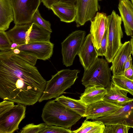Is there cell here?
Instances as JSON below:
<instances>
[{
	"label": "cell",
	"instance_id": "obj_1",
	"mask_svg": "<svg viewBox=\"0 0 133 133\" xmlns=\"http://www.w3.org/2000/svg\"><path fill=\"white\" fill-rule=\"evenodd\" d=\"M47 81L37 68L12 50L0 52V97L25 106L38 101Z\"/></svg>",
	"mask_w": 133,
	"mask_h": 133
},
{
	"label": "cell",
	"instance_id": "obj_2",
	"mask_svg": "<svg viewBox=\"0 0 133 133\" xmlns=\"http://www.w3.org/2000/svg\"><path fill=\"white\" fill-rule=\"evenodd\" d=\"M41 117L48 125H55L71 129L82 117L55 100L48 101L42 110Z\"/></svg>",
	"mask_w": 133,
	"mask_h": 133
},
{
	"label": "cell",
	"instance_id": "obj_3",
	"mask_svg": "<svg viewBox=\"0 0 133 133\" xmlns=\"http://www.w3.org/2000/svg\"><path fill=\"white\" fill-rule=\"evenodd\" d=\"M78 70L63 69L52 75L51 78L47 81L45 88L38 101L57 98L67 89L70 88L78 78Z\"/></svg>",
	"mask_w": 133,
	"mask_h": 133
},
{
	"label": "cell",
	"instance_id": "obj_4",
	"mask_svg": "<svg viewBox=\"0 0 133 133\" xmlns=\"http://www.w3.org/2000/svg\"><path fill=\"white\" fill-rule=\"evenodd\" d=\"M108 62L103 58H97L87 69L84 70L81 80L86 88L93 86L106 88L111 84V70Z\"/></svg>",
	"mask_w": 133,
	"mask_h": 133
},
{
	"label": "cell",
	"instance_id": "obj_5",
	"mask_svg": "<svg viewBox=\"0 0 133 133\" xmlns=\"http://www.w3.org/2000/svg\"><path fill=\"white\" fill-rule=\"evenodd\" d=\"M107 17L108 46L105 57L107 62L111 63L122 44L121 39L123 33L121 27L122 20L121 16L113 10L111 14Z\"/></svg>",
	"mask_w": 133,
	"mask_h": 133
},
{
	"label": "cell",
	"instance_id": "obj_6",
	"mask_svg": "<svg viewBox=\"0 0 133 133\" xmlns=\"http://www.w3.org/2000/svg\"><path fill=\"white\" fill-rule=\"evenodd\" d=\"M86 34L84 31H75L70 34L61 43L63 62L66 66L72 65L83 44Z\"/></svg>",
	"mask_w": 133,
	"mask_h": 133
},
{
	"label": "cell",
	"instance_id": "obj_7",
	"mask_svg": "<svg viewBox=\"0 0 133 133\" xmlns=\"http://www.w3.org/2000/svg\"><path fill=\"white\" fill-rule=\"evenodd\" d=\"M15 24L32 23L33 16L41 3V0H11Z\"/></svg>",
	"mask_w": 133,
	"mask_h": 133
},
{
	"label": "cell",
	"instance_id": "obj_8",
	"mask_svg": "<svg viewBox=\"0 0 133 133\" xmlns=\"http://www.w3.org/2000/svg\"><path fill=\"white\" fill-rule=\"evenodd\" d=\"M25 106L18 103L0 115V133H13L19 129L20 123L25 117Z\"/></svg>",
	"mask_w": 133,
	"mask_h": 133
},
{
	"label": "cell",
	"instance_id": "obj_9",
	"mask_svg": "<svg viewBox=\"0 0 133 133\" xmlns=\"http://www.w3.org/2000/svg\"><path fill=\"white\" fill-rule=\"evenodd\" d=\"M92 121H101L105 125L118 124L133 128V99L113 114Z\"/></svg>",
	"mask_w": 133,
	"mask_h": 133
},
{
	"label": "cell",
	"instance_id": "obj_10",
	"mask_svg": "<svg viewBox=\"0 0 133 133\" xmlns=\"http://www.w3.org/2000/svg\"><path fill=\"white\" fill-rule=\"evenodd\" d=\"M99 0H78L76 5L77 15L75 21L77 27L91 21L100 8Z\"/></svg>",
	"mask_w": 133,
	"mask_h": 133
},
{
	"label": "cell",
	"instance_id": "obj_11",
	"mask_svg": "<svg viewBox=\"0 0 133 133\" xmlns=\"http://www.w3.org/2000/svg\"><path fill=\"white\" fill-rule=\"evenodd\" d=\"M54 44L50 42H39L18 45L16 48L30 54L38 59L46 60L52 56Z\"/></svg>",
	"mask_w": 133,
	"mask_h": 133
},
{
	"label": "cell",
	"instance_id": "obj_12",
	"mask_svg": "<svg viewBox=\"0 0 133 133\" xmlns=\"http://www.w3.org/2000/svg\"><path fill=\"white\" fill-rule=\"evenodd\" d=\"M77 55L84 70L88 69L98 58L93 38L90 33L85 38Z\"/></svg>",
	"mask_w": 133,
	"mask_h": 133
},
{
	"label": "cell",
	"instance_id": "obj_13",
	"mask_svg": "<svg viewBox=\"0 0 133 133\" xmlns=\"http://www.w3.org/2000/svg\"><path fill=\"white\" fill-rule=\"evenodd\" d=\"M121 107L104 100L87 106L85 120H94L110 115Z\"/></svg>",
	"mask_w": 133,
	"mask_h": 133
},
{
	"label": "cell",
	"instance_id": "obj_14",
	"mask_svg": "<svg viewBox=\"0 0 133 133\" xmlns=\"http://www.w3.org/2000/svg\"><path fill=\"white\" fill-rule=\"evenodd\" d=\"M91 22L90 32L92 35L96 50L101 44L108 26V18L105 13L97 12Z\"/></svg>",
	"mask_w": 133,
	"mask_h": 133
},
{
	"label": "cell",
	"instance_id": "obj_15",
	"mask_svg": "<svg viewBox=\"0 0 133 133\" xmlns=\"http://www.w3.org/2000/svg\"><path fill=\"white\" fill-rule=\"evenodd\" d=\"M50 9L62 22L69 23L76 20L77 15L76 4L59 1L52 5Z\"/></svg>",
	"mask_w": 133,
	"mask_h": 133
},
{
	"label": "cell",
	"instance_id": "obj_16",
	"mask_svg": "<svg viewBox=\"0 0 133 133\" xmlns=\"http://www.w3.org/2000/svg\"><path fill=\"white\" fill-rule=\"evenodd\" d=\"M132 53V48L130 41L122 44L112 62L110 69L113 75H123L124 64Z\"/></svg>",
	"mask_w": 133,
	"mask_h": 133
},
{
	"label": "cell",
	"instance_id": "obj_17",
	"mask_svg": "<svg viewBox=\"0 0 133 133\" xmlns=\"http://www.w3.org/2000/svg\"><path fill=\"white\" fill-rule=\"evenodd\" d=\"M118 9L126 34L133 36V4L129 0H119Z\"/></svg>",
	"mask_w": 133,
	"mask_h": 133
},
{
	"label": "cell",
	"instance_id": "obj_18",
	"mask_svg": "<svg viewBox=\"0 0 133 133\" xmlns=\"http://www.w3.org/2000/svg\"><path fill=\"white\" fill-rule=\"evenodd\" d=\"M106 88L107 92L103 100L122 107L133 99L128 97V92L118 88L112 81L110 85Z\"/></svg>",
	"mask_w": 133,
	"mask_h": 133
},
{
	"label": "cell",
	"instance_id": "obj_19",
	"mask_svg": "<svg viewBox=\"0 0 133 133\" xmlns=\"http://www.w3.org/2000/svg\"><path fill=\"white\" fill-rule=\"evenodd\" d=\"M107 92L106 88L103 87L96 86L88 87L85 88L84 92L81 94L79 100L88 106L103 100Z\"/></svg>",
	"mask_w": 133,
	"mask_h": 133
},
{
	"label": "cell",
	"instance_id": "obj_20",
	"mask_svg": "<svg viewBox=\"0 0 133 133\" xmlns=\"http://www.w3.org/2000/svg\"><path fill=\"white\" fill-rule=\"evenodd\" d=\"M14 20L11 0H0V30L5 31Z\"/></svg>",
	"mask_w": 133,
	"mask_h": 133
},
{
	"label": "cell",
	"instance_id": "obj_21",
	"mask_svg": "<svg viewBox=\"0 0 133 133\" xmlns=\"http://www.w3.org/2000/svg\"><path fill=\"white\" fill-rule=\"evenodd\" d=\"M51 33L32 23L26 33V44L35 42H50Z\"/></svg>",
	"mask_w": 133,
	"mask_h": 133
},
{
	"label": "cell",
	"instance_id": "obj_22",
	"mask_svg": "<svg viewBox=\"0 0 133 133\" xmlns=\"http://www.w3.org/2000/svg\"><path fill=\"white\" fill-rule=\"evenodd\" d=\"M32 23L15 24L12 29L6 32L12 42L18 45L26 44V33Z\"/></svg>",
	"mask_w": 133,
	"mask_h": 133
},
{
	"label": "cell",
	"instance_id": "obj_23",
	"mask_svg": "<svg viewBox=\"0 0 133 133\" xmlns=\"http://www.w3.org/2000/svg\"><path fill=\"white\" fill-rule=\"evenodd\" d=\"M65 106L84 117L87 108L85 105L79 100L76 99L63 95L55 99Z\"/></svg>",
	"mask_w": 133,
	"mask_h": 133
},
{
	"label": "cell",
	"instance_id": "obj_24",
	"mask_svg": "<svg viewBox=\"0 0 133 133\" xmlns=\"http://www.w3.org/2000/svg\"><path fill=\"white\" fill-rule=\"evenodd\" d=\"M105 125L101 121L85 120L81 126L72 133H103Z\"/></svg>",
	"mask_w": 133,
	"mask_h": 133
},
{
	"label": "cell",
	"instance_id": "obj_25",
	"mask_svg": "<svg viewBox=\"0 0 133 133\" xmlns=\"http://www.w3.org/2000/svg\"><path fill=\"white\" fill-rule=\"evenodd\" d=\"M112 81L119 88L125 90L133 96V80L123 75H113Z\"/></svg>",
	"mask_w": 133,
	"mask_h": 133
},
{
	"label": "cell",
	"instance_id": "obj_26",
	"mask_svg": "<svg viewBox=\"0 0 133 133\" xmlns=\"http://www.w3.org/2000/svg\"><path fill=\"white\" fill-rule=\"evenodd\" d=\"M32 22L35 24L42 28L51 32H52L51 29V24L49 21L45 20L41 16L38 9L34 14Z\"/></svg>",
	"mask_w": 133,
	"mask_h": 133
},
{
	"label": "cell",
	"instance_id": "obj_27",
	"mask_svg": "<svg viewBox=\"0 0 133 133\" xmlns=\"http://www.w3.org/2000/svg\"><path fill=\"white\" fill-rule=\"evenodd\" d=\"M45 123L35 124L33 123L26 125L20 130V133H41L47 125Z\"/></svg>",
	"mask_w": 133,
	"mask_h": 133
},
{
	"label": "cell",
	"instance_id": "obj_28",
	"mask_svg": "<svg viewBox=\"0 0 133 133\" xmlns=\"http://www.w3.org/2000/svg\"><path fill=\"white\" fill-rule=\"evenodd\" d=\"M131 128L125 125L118 124L106 125L103 133H127Z\"/></svg>",
	"mask_w": 133,
	"mask_h": 133
},
{
	"label": "cell",
	"instance_id": "obj_29",
	"mask_svg": "<svg viewBox=\"0 0 133 133\" xmlns=\"http://www.w3.org/2000/svg\"><path fill=\"white\" fill-rule=\"evenodd\" d=\"M12 42L6 32L0 30V50L5 51L10 50Z\"/></svg>",
	"mask_w": 133,
	"mask_h": 133
},
{
	"label": "cell",
	"instance_id": "obj_30",
	"mask_svg": "<svg viewBox=\"0 0 133 133\" xmlns=\"http://www.w3.org/2000/svg\"><path fill=\"white\" fill-rule=\"evenodd\" d=\"M72 131L69 129L55 125H47L41 133H72Z\"/></svg>",
	"mask_w": 133,
	"mask_h": 133
},
{
	"label": "cell",
	"instance_id": "obj_31",
	"mask_svg": "<svg viewBox=\"0 0 133 133\" xmlns=\"http://www.w3.org/2000/svg\"><path fill=\"white\" fill-rule=\"evenodd\" d=\"M108 46V31L106 30L101 44L100 48L96 50L98 56H105Z\"/></svg>",
	"mask_w": 133,
	"mask_h": 133
},
{
	"label": "cell",
	"instance_id": "obj_32",
	"mask_svg": "<svg viewBox=\"0 0 133 133\" xmlns=\"http://www.w3.org/2000/svg\"><path fill=\"white\" fill-rule=\"evenodd\" d=\"M18 55L28 63L34 66L36 64L37 60L38 59L34 56L22 51H21L20 53Z\"/></svg>",
	"mask_w": 133,
	"mask_h": 133
},
{
	"label": "cell",
	"instance_id": "obj_33",
	"mask_svg": "<svg viewBox=\"0 0 133 133\" xmlns=\"http://www.w3.org/2000/svg\"><path fill=\"white\" fill-rule=\"evenodd\" d=\"M14 102L4 100L0 103V115L8 111L15 105Z\"/></svg>",
	"mask_w": 133,
	"mask_h": 133
},
{
	"label": "cell",
	"instance_id": "obj_34",
	"mask_svg": "<svg viewBox=\"0 0 133 133\" xmlns=\"http://www.w3.org/2000/svg\"><path fill=\"white\" fill-rule=\"evenodd\" d=\"M41 1L44 5L48 9H50L52 5L59 1V0H41Z\"/></svg>",
	"mask_w": 133,
	"mask_h": 133
},
{
	"label": "cell",
	"instance_id": "obj_35",
	"mask_svg": "<svg viewBox=\"0 0 133 133\" xmlns=\"http://www.w3.org/2000/svg\"><path fill=\"white\" fill-rule=\"evenodd\" d=\"M123 75L127 78L133 80V65L130 68L125 71Z\"/></svg>",
	"mask_w": 133,
	"mask_h": 133
},
{
	"label": "cell",
	"instance_id": "obj_36",
	"mask_svg": "<svg viewBox=\"0 0 133 133\" xmlns=\"http://www.w3.org/2000/svg\"><path fill=\"white\" fill-rule=\"evenodd\" d=\"M132 65V58L131 55H130L125 62L123 68V73L124 71L128 69L131 67Z\"/></svg>",
	"mask_w": 133,
	"mask_h": 133
},
{
	"label": "cell",
	"instance_id": "obj_37",
	"mask_svg": "<svg viewBox=\"0 0 133 133\" xmlns=\"http://www.w3.org/2000/svg\"><path fill=\"white\" fill-rule=\"evenodd\" d=\"M77 0H59V1L73 4H76Z\"/></svg>",
	"mask_w": 133,
	"mask_h": 133
},
{
	"label": "cell",
	"instance_id": "obj_38",
	"mask_svg": "<svg viewBox=\"0 0 133 133\" xmlns=\"http://www.w3.org/2000/svg\"><path fill=\"white\" fill-rule=\"evenodd\" d=\"M18 45L15 43H13L11 45L10 49L13 50L15 48H16Z\"/></svg>",
	"mask_w": 133,
	"mask_h": 133
},
{
	"label": "cell",
	"instance_id": "obj_39",
	"mask_svg": "<svg viewBox=\"0 0 133 133\" xmlns=\"http://www.w3.org/2000/svg\"><path fill=\"white\" fill-rule=\"evenodd\" d=\"M12 50H13L15 54L17 55L18 54L21 52L19 50L16 48Z\"/></svg>",
	"mask_w": 133,
	"mask_h": 133
},
{
	"label": "cell",
	"instance_id": "obj_40",
	"mask_svg": "<svg viewBox=\"0 0 133 133\" xmlns=\"http://www.w3.org/2000/svg\"><path fill=\"white\" fill-rule=\"evenodd\" d=\"M132 48V54L133 56V36H131V38L130 41Z\"/></svg>",
	"mask_w": 133,
	"mask_h": 133
},
{
	"label": "cell",
	"instance_id": "obj_41",
	"mask_svg": "<svg viewBox=\"0 0 133 133\" xmlns=\"http://www.w3.org/2000/svg\"><path fill=\"white\" fill-rule=\"evenodd\" d=\"M132 3L133 4V0H131Z\"/></svg>",
	"mask_w": 133,
	"mask_h": 133
}]
</instances>
